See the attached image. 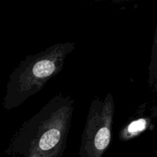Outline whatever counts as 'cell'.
<instances>
[{"mask_svg":"<svg viewBox=\"0 0 157 157\" xmlns=\"http://www.w3.org/2000/svg\"><path fill=\"white\" fill-rule=\"evenodd\" d=\"M75 100L52 98L13 135L6 153L18 157H61L71 127Z\"/></svg>","mask_w":157,"mask_h":157,"instance_id":"obj_1","label":"cell"},{"mask_svg":"<svg viewBox=\"0 0 157 157\" xmlns=\"http://www.w3.org/2000/svg\"><path fill=\"white\" fill-rule=\"evenodd\" d=\"M75 49L74 42L57 43L35 55H29L9 76L3 101L6 110L22 104L61 72L67 55Z\"/></svg>","mask_w":157,"mask_h":157,"instance_id":"obj_2","label":"cell"},{"mask_svg":"<svg viewBox=\"0 0 157 157\" xmlns=\"http://www.w3.org/2000/svg\"><path fill=\"white\" fill-rule=\"evenodd\" d=\"M114 100L110 93L104 98L95 97L90 104L81 135L80 157H103L111 140Z\"/></svg>","mask_w":157,"mask_h":157,"instance_id":"obj_3","label":"cell"},{"mask_svg":"<svg viewBox=\"0 0 157 157\" xmlns=\"http://www.w3.org/2000/svg\"><path fill=\"white\" fill-rule=\"evenodd\" d=\"M148 125V121L144 118H140L130 123L127 128L120 133V138L122 140H128L133 137L134 135H138L147 129Z\"/></svg>","mask_w":157,"mask_h":157,"instance_id":"obj_4","label":"cell"}]
</instances>
